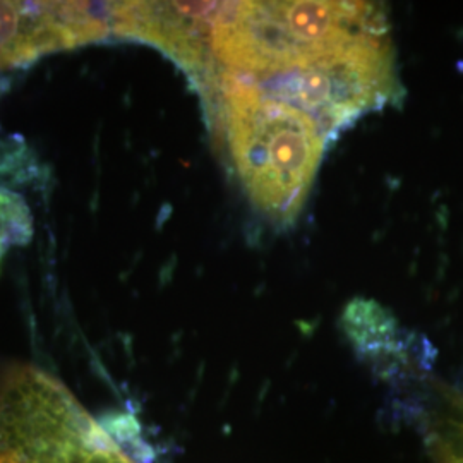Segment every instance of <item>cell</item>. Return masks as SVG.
Masks as SVG:
<instances>
[{"instance_id":"obj_3","label":"cell","mask_w":463,"mask_h":463,"mask_svg":"<svg viewBox=\"0 0 463 463\" xmlns=\"http://www.w3.org/2000/svg\"><path fill=\"white\" fill-rule=\"evenodd\" d=\"M239 80L311 117L328 141L359 117L400 99L386 32L363 34L338 49L254 80Z\"/></svg>"},{"instance_id":"obj_1","label":"cell","mask_w":463,"mask_h":463,"mask_svg":"<svg viewBox=\"0 0 463 463\" xmlns=\"http://www.w3.org/2000/svg\"><path fill=\"white\" fill-rule=\"evenodd\" d=\"M220 120L237 175L254 206L288 223L300 213L328 143L311 117L261 95L252 84L216 74Z\"/></svg>"},{"instance_id":"obj_4","label":"cell","mask_w":463,"mask_h":463,"mask_svg":"<svg viewBox=\"0 0 463 463\" xmlns=\"http://www.w3.org/2000/svg\"><path fill=\"white\" fill-rule=\"evenodd\" d=\"M74 47L64 2H0V71Z\"/></svg>"},{"instance_id":"obj_5","label":"cell","mask_w":463,"mask_h":463,"mask_svg":"<svg viewBox=\"0 0 463 463\" xmlns=\"http://www.w3.org/2000/svg\"><path fill=\"white\" fill-rule=\"evenodd\" d=\"M345 330L355 348L376 365L392 371L405 361L402 330L376 302L355 298L345 309Z\"/></svg>"},{"instance_id":"obj_2","label":"cell","mask_w":463,"mask_h":463,"mask_svg":"<svg viewBox=\"0 0 463 463\" xmlns=\"http://www.w3.org/2000/svg\"><path fill=\"white\" fill-rule=\"evenodd\" d=\"M381 32L384 17L364 2H216L203 84L220 72L254 80Z\"/></svg>"},{"instance_id":"obj_6","label":"cell","mask_w":463,"mask_h":463,"mask_svg":"<svg viewBox=\"0 0 463 463\" xmlns=\"http://www.w3.org/2000/svg\"><path fill=\"white\" fill-rule=\"evenodd\" d=\"M430 445L439 463H463V398L449 397L447 414L432 419Z\"/></svg>"},{"instance_id":"obj_8","label":"cell","mask_w":463,"mask_h":463,"mask_svg":"<svg viewBox=\"0 0 463 463\" xmlns=\"http://www.w3.org/2000/svg\"><path fill=\"white\" fill-rule=\"evenodd\" d=\"M5 249H7V246L0 241V265H2V258H4V254H5Z\"/></svg>"},{"instance_id":"obj_7","label":"cell","mask_w":463,"mask_h":463,"mask_svg":"<svg viewBox=\"0 0 463 463\" xmlns=\"http://www.w3.org/2000/svg\"><path fill=\"white\" fill-rule=\"evenodd\" d=\"M32 210L16 191L0 187V241L5 246H26L33 239Z\"/></svg>"}]
</instances>
